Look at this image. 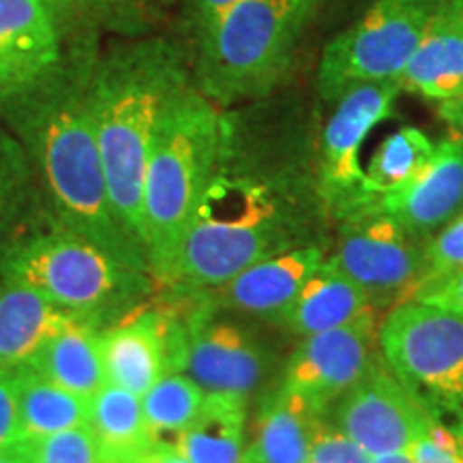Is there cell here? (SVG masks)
Returning <instances> with one entry per match:
<instances>
[{
  "label": "cell",
  "instance_id": "6da1fadb",
  "mask_svg": "<svg viewBox=\"0 0 463 463\" xmlns=\"http://www.w3.org/2000/svg\"><path fill=\"white\" fill-rule=\"evenodd\" d=\"M270 118L223 112L217 164L165 289L208 292L260 260L314 245L298 133Z\"/></svg>",
  "mask_w": 463,
  "mask_h": 463
},
{
  "label": "cell",
  "instance_id": "7a4b0ae2",
  "mask_svg": "<svg viewBox=\"0 0 463 463\" xmlns=\"http://www.w3.org/2000/svg\"><path fill=\"white\" fill-rule=\"evenodd\" d=\"M101 43L65 45L54 71L0 97V123L26 148L43 204L58 223L146 270L148 260L114 215L89 108V82Z\"/></svg>",
  "mask_w": 463,
  "mask_h": 463
},
{
  "label": "cell",
  "instance_id": "3957f363",
  "mask_svg": "<svg viewBox=\"0 0 463 463\" xmlns=\"http://www.w3.org/2000/svg\"><path fill=\"white\" fill-rule=\"evenodd\" d=\"M191 82L187 56L165 37L120 39L92 65L89 108L109 202L127 236L144 249V174L165 101Z\"/></svg>",
  "mask_w": 463,
  "mask_h": 463
},
{
  "label": "cell",
  "instance_id": "277c9868",
  "mask_svg": "<svg viewBox=\"0 0 463 463\" xmlns=\"http://www.w3.org/2000/svg\"><path fill=\"white\" fill-rule=\"evenodd\" d=\"M223 109L194 82L161 109L144 174V249L157 289L172 286L178 253L222 144Z\"/></svg>",
  "mask_w": 463,
  "mask_h": 463
},
{
  "label": "cell",
  "instance_id": "5b68a950",
  "mask_svg": "<svg viewBox=\"0 0 463 463\" xmlns=\"http://www.w3.org/2000/svg\"><path fill=\"white\" fill-rule=\"evenodd\" d=\"M0 279L33 289L99 331L157 292L153 275L61 225L45 206L0 260Z\"/></svg>",
  "mask_w": 463,
  "mask_h": 463
},
{
  "label": "cell",
  "instance_id": "8992f818",
  "mask_svg": "<svg viewBox=\"0 0 463 463\" xmlns=\"http://www.w3.org/2000/svg\"><path fill=\"white\" fill-rule=\"evenodd\" d=\"M328 0H239L198 39L194 84L219 108L264 101Z\"/></svg>",
  "mask_w": 463,
  "mask_h": 463
},
{
  "label": "cell",
  "instance_id": "52a82bcc",
  "mask_svg": "<svg viewBox=\"0 0 463 463\" xmlns=\"http://www.w3.org/2000/svg\"><path fill=\"white\" fill-rule=\"evenodd\" d=\"M380 354L430 420L463 436V317L408 300L380 324Z\"/></svg>",
  "mask_w": 463,
  "mask_h": 463
},
{
  "label": "cell",
  "instance_id": "ba28073f",
  "mask_svg": "<svg viewBox=\"0 0 463 463\" xmlns=\"http://www.w3.org/2000/svg\"><path fill=\"white\" fill-rule=\"evenodd\" d=\"M439 3L373 0L354 24L324 48L317 67L322 99L337 103L356 86L399 80Z\"/></svg>",
  "mask_w": 463,
  "mask_h": 463
},
{
  "label": "cell",
  "instance_id": "9c48e42d",
  "mask_svg": "<svg viewBox=\"0 0 463 463\" xmlns=\"http://www.w3.org/2000/svg\"><path fill=\"white\" fill-rule=\"evenodd\" d=\"M380 198L339 219L337 249L328 262L367 294L373 309L408 303L425 273V242L380 208Z\"/></svg>",
  "mask_w": 463,
  "mask_h": 463
},
{
  "label": "cell",
  "instance_id": "30bf717a",
  "mask_svg": "<svg viewBox=\"0 0 463 463\" xmlns=\"http://www.w3.org/2000/svg\"><path fill=\"white\" fill-rule=\"evenodd\" d=\"M402 95L397 80L363 84L347 90L335 103L317 148V198L328 215L345 217L354 208L375 200L364 187L361 148L373 127L392 114Z\"/></svg>",
  "mask_w": 463,
  "mask_h": 463
},
{
  "label": "cell",
  "instance_id": "8fae6325",
  "mask_svg": "<svg viewBox=\"0 0 463 463\" xmlns=\"http://www.w3.org/2000/svg\"><path fill=\"white\" fill-rule=\"evenodd\" d=\"M172 292L181 297L184 316L181 373L204 392L249 399L262 389L273 358L256 335L234 322L219 320L200 292Z\"/></svg>",
  "mask_w": 463,
  "mask_h": 463
},
{
  "label": "cell",
  "instance_id": "7c38bea8",
  "mask_svg": "<svg viewBox=\"0 0 463 463\" xmlns=\"http://www.w3.org/2000/svg\"><path fill=\"white\" fill-rule=\"evenodd\" d=\"M380 358L375 309L356 320L305 337L289 358L281 384L307 399L322 416L358 384Z\"/></svg>",
  "mask_w": 463,
  "mask_h": 463
},
{
  "label": "cell",
  "instance_id": "4fadbf2b",
  "mask_svg": "<svg viewBox=\"0 0 463 463\" xmlns=\"http://www.w3.org/2000/svg\"><path fill=\"white\" fill-rule=\"evenodd\" d=\"M167 297L165 305H153L148 300L114 326L101 331L108 382L140 397L165 373L181 372L183 300L176 292H167Z\"/></svg>",
  "mask_w": 463,
  "mask_h": 463
},
{
  "label": "cell",
  "instance_id": "5bb4252c",
  "mask_svg": "<svg viewBox=\"0 0 463 463\" xmlns=\"http://www.w3.org/2000/svg\"><path fill=\"white\" fill-rule=\"evenodd\" d=\"M326 420L372 457L410 453L430 425V416L392 375L382 354L367 375L328 410Z\"/></svg>",
  "mask_w": 463,
  "mask_h": 463
},
{
  "label": "cell",
  "instance_id": "9a60e30c",
  "mask_svg": "<svg viewBox=\"0 0 463 463\" xmlns=\"http://www.w3.org/2000/svg\"><path fill=\"white\" fill-rule=\"evenodd\" d=\"M378 202L405 232L430 241L463 211V142L439 140L420 172Z\"/></svg>",
  "mask_w": 463,
  "mask_h": 463
},
{
  "label": "cell",
  "instance_id": "2e32d148",
  "mask_svg": "<svg viewBox=\"0 0 463 463\" xmlns=\"http://www.w3.org/2000/svg\"><path fill=\"white\" fill-rule=\"evenodd\" d=\"M320 245H307L260 260L222 286L200 292L211 311L281 317L324 262Z\"/></svg>",
  "mask_w": 463,
  "mask_h": 463
},
{
  "label": "cell",
  "instance_id": "e0dca14e",
  "mask_svg": "<svg viewBox=\"0 0 463 463\" xmlns=\"http://www.w3.org/2000/svg\"><path fill=\"white\" fill-rule=\"evenodd\" d=\"M65 58V39L42 0H0V97L37 84Z\"/></svg>",
  "mask_w": 463,
  "mask_h": 463
},
{
  "label": "cell",
  "instance_id": "ac0fdd59",
  "mask_svg": "<svg viewBox=\"0 0 463 463\" xmlns=\"http://www.w3.org/2000/svg\"><path fill=\"white\" fill-rule=\"evenodd\" d=\"M402 92L453 101L463 92V0H442L397 80Z\"/></svg>",
  "mask_w": 463,
  "mask_h": 463
},
{
  "label": "cell",
  "instance_id": "d6986e66",
  "mask_svg": "<svg viewBox=\"0 0 463 463\" xmlns=\"http://www.w3.org/2000/svg\"><path fill=\"white\" fill-rule=\"evenodd\" d=\"M324 416L298 392L279 384L260 405L245 463H309L311 444Z\"/></svg>",
  "mask_w": 463,
  "mask_h": 463
},
{
  "label": "cell",
  "instance_id": "ffe728a7",
  "mask_svg": "<svg viewBox=\"0 0 463 463\" xmlns=\"http://www.w3.org/2000/svg\"><path fill=\"white\" fill-rule=\"evenodd\" d=\"M28 367L62 389L90 399L108 384L101 331L90 322L71 317L43 341L28 361Z\"/></svg>",
  "mask_w": 463,
  "mask_h": 463
},
{
  "label": "cell",
  "instance_id": "44dd1931",
  "mask_svg": "<svg viewBox=\"0 0 463 463\" xmlns=\"http://www.w3.org/2000/svg\"><path fill=\"white\" fill-rule=\"evenodd\" d=\"M65 45L101 43V34L148 37L157 24V0H42Z\"/></svg>",
  "mask_w": 463,
  "mask_h": 463
},
{
  "label": "cell",
  "instance_id": "7402d4cb",
  "mask_svg": "<svg viewBox=\"0 0 463 463\" xmlns=\"http://www.w3.org/2000/svg\"><path fill=\"white\" fill-rule=\"evenodd\" d=\"M369 309L373 307L369 305L367 294L350 277L341 273L337 266L324 260L279 320L286 324L289 333L305 339L344 326Z\"/></svg>",
  "mask_w": 463,
  "mask_h": 463
},
{
  "label": "cell",
  "instance_id": "603a6c76",
  "mask_svg": "<svg viewBox=\"0 0 463 463\" xmlns=\"http://www.w3.org/2000/svg\"><path fill=\"white\" fill-rule=\"evenodd\" d=\"M71 317L33 289L0 279V369L24 367L43 341Z\"/></svg>",
  "mask_w": 463,
  "mask_h": 463
},
{
  "label": "cell",
  "instance_id": "cb8c5ba5",
  "mask_svg": "<svg viewBox=\"0 0 463 463\" xmlns=\"http://www.w3.org/2000/svg\"><path fill=\"white\" fill-rule=\"evenodd\" d=\"M249 399L206 392L198 416L178 438V453L191 463H242Z\"/></svg>",
  "mask_w": 463,
  "mask_h": 463
},
{
  "label": "cell",
  "instance_id": "d4e9b609",
  "mask_svg": "<svg viewBox=\"0 0 463 463\" xmlns=\"http://www.w3.org/2000/svg\"><path fill=\"white\" fill-rule=\"evenodd\" d=\"M11 373L15 382L20 438H43L89 425L90 399L62 389L28 364Z\"/></svg>",
  "mask_w": 463,
  "mask_h": 463
},
{
  "label": "cell",
  "instance_id": "484cf974",
  "mask_svg": "<svg viewBox=\"0 0 463 463\" xmlns=\"http://www.w3.org/2000/svg\"><path fill=\"white\" fill-rule=\"evenodd\" d=\"M42 189L26 148L0 123V260L43 211Z\"/></svg>",
  "mask_w": 463,
  "mask_h": 463
},
{
  "label": "cell",
  "instance_id": "4316f807",
  "mask_svg": "<svg viewBox=\"0 0 463 463\" xmlns=\"http://www.w3.org/2000/svg\"><path fill=\"white\" fill-rule=\"evenodd\" d=\"M89 427L106 459L131 463L155 447L144 422L142 397L112 382L90 397Z\"/></svg>",
  "mask_w": 463,
  "mask_h": 463
},
{
  "label": "cell",
  "instance_id": "83f0119b",
  "mask_svg": "<svg viewBox=\"0 0 463 463\" xmlns=\"http://www.w3.org/2000/svg\"><path fill=\"white\" fill-rule=\"evenodd\" d=\"M206 392L189 375L165 373L142 395L144 422L155 447H176L178 438L198 416Z\"/></svg>",
  "mask_w": 463,
  "mask_h": 463
},
{
  "label": "cell",
  "instance_id": "f1b7e54d",
  "mask_svg": "<svg viewBox=\"0 0 463 463\" xmlns=\"http://www.w3.org/2000/svg\"><path fill=\"white\" fill-rule=\"evenodd\" d=\"M433 148L436 144L419 127H402L375 148L364 170V187L375 198L399 189L420 172Z\"/></svg>",
  "mask_w": 463,
  "mask_h": 463
},
{
  "label": "cell",
  "instance_id": "f546056e",
  "mask_svg": "<svg viewBox=\"0 0 463 463\" xmlns=\"http://www.w3.org/2000/svg\"><path fill=\"white\" fill-rule=\"evenodd\" d=\"M17 444L26 463H103V450L89 425L43 438H20Z\"/></svg>",
  "mask_w": 463,
  "mask_h": 463
},
{
  "label": "cell",
  "instance_id": "4dcf8cb0",
  "mask_svg": "<svg viewBox=\"0 0 463 463\" xmlns=\"http://www.w3.org/2000/svg\"><path fill=\"white\" fill-rule=\"evenodd\" d=\"M463 269V211L425 242V273L420 289L447 279ZM416 292V294H419Z\"/></svg>",
  "mask_w": 463,
  "mask_h": 463
},
{
  "label": "cell",
  "instance_id": "1f68e13d",
  "mask_svg": "<svg viewBox=\"0 0 463 463\" xmlns=\"http://www.w3.org/2000/svg\"><path fill=\"white\" fill-rule=\"evenodd\" d=\"M309 463H375V457L358 447L354 439L335 430L324 416L311 444Z\"/></svg>",
  "mask_w": 463,
  "mask_h": 463
},
{
  "label": "cell",
  "instance_id": "d6a6232c",
  "mask_svg": "<svg viewBox=\"0 0 463 463\" xmlns=\"http://www.w3.org/2000/svg\"><path fill=\"white\" fill-rule=\"evenodd\" d=\"M412 300H420V303L453 311V314L463 317V269L447 277V279L420 289Z\"/></svg>",
  "mask_w": 463,
  "mask_h": 463
},
{
  "label": "cell",
  "instance_id": "836d02e7",
  "mask_svg": "<svg viewBox=\"0 0 463 463\" xmlns=\"http://www.w3.org/2000/svg\"><path fill=\"white\" fill-rule=\"evenodd\" d=\"M20 439L14 373L0 369V449Z\"/></svg>",
  "mask_w": 463,
  "mask_h": 463
},
{
  "label": "cell",
  "instance_id": "e575fe53",
  "mask_svg": "<svg viewBox=\"0 0 463 463\" xmlns=\"http://www.w3.org/2000/svg\"><path fill=\"white\" fill-rule=\"evenodd\" d=\"M239 0H191L189 3V20L194 28L195 42L211 28L215 22L228 11L232 5Z\"/></svg>",
  "mask_w": 463,
  "mask_h": 463
},
{
  "label": "cell",
  "instance_id": "d590c367",
  "mask_svg": "<svg viewBox=\"0 0 463 463\" xmlns=\"http://www.w3.org/2000/svg\"><path fill=\"white\" fill-rule=\"evenodd\" d=\"M410 455H412V459L416 463H461L453 453H449L447 449H442L438 442H433V439L427 436V430L412 444Z\"/></svg>",
  "mask_w": 463,
  "mask_h": 463
},
{
  "label": "cell",
  "instance_id": "8d00e7d4",
  "mask_svg": "<svg viewBox=\"0 0 463 463\" xmlns=\"http://www.w3.org/2000/svg\"><path fill=\"white\" fill-rule=\"evenodd\" d=\"M131 463H191V461L172 447H153Z\"/></svg>",
  "mask_w": 463,
  "mask_h": 463
},
{
  "label": "cell",
  "instance_id": "74e56055",
  "mask_svg": "<svg viewBox=\"0 0 463 463\" xmlns=\"http://www.w3.org/2000/svg\"><path fill=\"white\" fill-rule=\"evenodd\" d=\"M438 114L453 127L455 136L463 142V106L459 101H442L438 108Z\"/></svg>",
  "mask_w": 463,
  "mask_h": 463
},
{
  "label": "cell",
  "instance_id": "f35d334b",
  "mask_svg": "<svg viewBox=\"0 0 463 463\" xmlns=\"http://www.w3.org/2000/svg\"><path fill=\"white\" fill-rule=\"evenodd\" d=\"M0 463H26L24 455H22L20 444L14 442L9 447L0 449Z\"/></svg>",
  "mask_w": 463,
  "mask_h": 463
},
{
  "label": "cell",
  "instance_id": "ab89813d",
  "mask_svg": "<svg viewBox=\"0 0 463 463\" xmlns=\"http://www.w3.org/2000/svg\"><path fill=\"white\" fill-rule=\"evenodd\" d=\"M375 463H416L410 453H391L375 457Z\"/></svg>",
  "mask_w": 463,
  "mask_h": 463
},
{
  "label": "cell",
  "instance_id": "60d3db41",
  "mask_svg": "<svg viewBox=\"0 0 463 463\" xmlns=\"http://www.w3.org/2000/svg\"><path fill=\"white\" fill-rule=\"evenodd\" d=\"M103 463H129V461H120V459H106V457H103Z\"/></svg>",
  "mask_w": 463,
  "mask_h": 463
},
{
  "label": "cell",
  "instance_id": "b9f144b4",
  "mask_svg": "<svg viewBox=\"0 0 463 463\" xmlns=\"http://www.w3.org/2000/svg\"><path fill=\"white\" fill-rule=\"evenodd\" d=\"M157 3H164V5H170V3H174V0H157Z\"/></svg>",
  "mask_w": 463,
  "mask_h": 463
},
{
  "label": "cell",
  "instance_id": "7bdbcfd3",
  "mask_svg": "<svg viewBox=\"0 0 463 463\" xmlns=\"http://www.w3.org/2000/svg\"><path fill=\"white\" fill-rule=\"evenodd\" d=\"M455 101H459L461 103V106H463V92H461V95L459 97H457V99Z\"/></svg>",
  "mask_w": 463,
  "mask_h": 463
},
{
  "label": "cell",
  "instance_id": "ee69618b",
  "mask_svg": "<svg viewBox=\"0 0 463 463\" xmlns=\"http://www.w3.org/2000/svg\"><path fill=\"white\" fill-rule=\"evenodd\" d=\"M242 463H245V461H242Z\"/></svg>",
  "mask_w": 463,
  "mask_h": 463
}]
</instances>
